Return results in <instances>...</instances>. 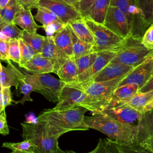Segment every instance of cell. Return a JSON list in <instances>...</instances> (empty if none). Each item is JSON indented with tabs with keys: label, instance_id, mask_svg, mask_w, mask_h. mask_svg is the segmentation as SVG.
<instances>
[{
	"label": "cell",
	"instance_id": "obj_1",
	"mask_svg": "<svg viewBox=\"0 0 153 153\" xmlns=\"http://www.w3.org/2000/svg\"><path fill=\"white\" fill-rule=\"evenodd\" d=\"M87 111V109L81 106L64 111L45 109L41 112L37 118L44 123L49 134L58 140L68 131L88 130L84 121Z\"/></svg>",
	"mask_w": 153,
	"mask_h": 153
},
{
	"label": "cell",
	"instance_id": "obj_2",
	"mask_svg": "<svg viewBox=\"0 0 153 153\" xmlns=\"http://www.w3.org/2000/svg\"><path fill=\"white\" fill-rule=\"evenodd\" d=\"M84 121L89 129L99 131L117 143L136 145L137 126L122 123L100 113L84 116Z\"/></svg>",
	"mask_w": 153,
	"mask_h": 153
},
{
	"label": "cell",
	"instance_id": "obj_3",
	"mask_svg": "<svg viewBox=\"0 0 153 153\" xmlns=\"http://www.w3.org/2000/svg\"><path fill=\"white\" fill-rule=\"evenodd\" d=\"M124 76L106 81H89L78 84L86 96L84 99L78 104V106L87 109L92 114L100 113L109 103L112 93Z\"/></svg>",
	"mask_w": 153,
	"mask_h": 153
},
{
	"label": "cell",
	"instance_id": "obj_4",
	"mask_svg": "<svg viewBox=\"0 0 153 153\" xmlns=\"http://www.w3.org/2000/svg\"><path fill=\"white\" fill-rule=\"evenodd\" d=\"M21 126L22 137L33 143L34 153H53L59 147L58 140L49 134L44 123L37 118L35 121H25Z\"/></svg>",
	"mask_w": 153,
	"mask_h": 153
},
{
	"label": "cell",
	"instance_id": "obj_5",
	"mask_svg": "<svg viewBox=\"0 0 153 153\" xmlns=\"http://www.w3.org/2000/svg\"><path fill=\"white\" fill-rule=\"evenodd\" d=\"M90 29L94 38L93 50L94 52H118L125 43L126 38L112 32L102 24L96 23L90 19L82 18Z\"/></svg>",
	"mask_w": 153,
	"mask_h": 153
},
{
	"label": "cell",
	"instance_id": "obj_6",
	"mask_svg": "<svg viewBox=\"0 0 153 153\" xmlns=\"http://www.w3.org/2000/svg\"><path fill=\"white\" fill-rule=\"evenodd\" d=\"M152 54L153 51L146 48L142 43V37L132 34L126 38L124 44L111 62L134 68Z\"/></svg>",
	"mask_w": 153,
	"mask_h": 153
},
{
	"label": "cell",
	"instance_id": "obj_7",
	"mask_svg": "<svg viewBox=\"0 0 153 153\" xmlns=\"http://www.w3.org/2000/svg\"><path fill=\"white\" fill-rule=\"evenodd\" d=\"M25 74V79L35 87V91L43 95L48 100L57 103L59 95L65 83L52 75L44 74Z\"/></svg>",
	"mask_w": 153,
	"mask_h": 153
},
{
	"label": "cell",
	"instance_id": "obj_8",
	"mask_svg": "<svg viewBox=\"0 0 153 153\" xmlns=\"http://www.w3.org/2000/svg\"><path fill=\"white\" fill-rule=\"evenodd\" d=\"M109 6L118 8L125 15L133 35L143 36L149 25L134 0H111Z\"/></svg>",
	"mask_w": 153,
	"mask_h": 153
},
{
	"label": "cell",
	"instance_id": "obj_9",
	"mask_svg": "<svg viewBox=\"0 0 153 153\" xmlns=\"http://www.w3.org/2000/svg\"><path fill=\"white\" fill-rule=\"evenodd\" d=\"M38 7L53 12L64 25L82 19L79 10L65 0H39L37 5Z\"/></svg>",
	"mask_w": 153,
	"mask_h": 153
},
{
	"label": "cell",
	"instance_id": "obj_10",
	"mask_svg": "<svg viewBox=\"0 0 153 153\" xmlns=\"http://www.w3.org/2000/svg\"><path fill=\"white\" fill-rule=\"evenodd\" d=\"M100 114L122 123L137 126L142 113L126 103L118 104L109 103Z\"/></svg>",
	"mask_w": 153,
	"mask_h": 153
},
{
	"label": "cell",
	"instance_id": "obj_11",
	"mask_svg": "<svg viewBox=\"0 0 153 153\" xmlns=\"http://www.w3.org/2000/svg\"><path fill=\"white\" fill-rule=\"evenodd\" d=\"M85 96L78 84H65L59 95L57 105L53 109L56 111H64L78 107V104L84 99Z\"/></svg>",
	"mask_w": 153,
	"mask_h": 153
},
{
	"label": "cell",
	"instance_id": "obj_12",
	"mask_svg": "<svg viewBox=\"0 0 153 153\" xmlns=\"http://www.w3.org/2000/svg\"><path fill=\"white\" fill-rule=\"evenodd\" d=\"M152 75L153 54L139 65L133 68V69L124 77L118 87L126 84H134L138 85L140 88Z\"/></svg>",
	"mask_w": 153,
	"mask_h": 153
},
{
	"label": "cell",
	"instance_id": "obj_13",
	"mask_svg": "<svg viewBox=\"0 0 153 153\" xmlns=\"http://www.w3.org/2000/svg\"><path fill=\"white\" fill-rule=\"evenodd\" d=\"M103 25L117 35L124 38L132 35L125 15L115 7H109Z\"/></svg>",
	"mask_w": 153,
	"mask_h": 153
},
{
	"label": "cell",
	"instance_id": "obj_14",
	"mask_svg": "<svg viewBox=\"0 0 153 153\" xmlns=\"http://www.w3.org/2000/svg\"><path fill=\"white\" fill-rule=\"evenodd\" d=\"M117 54L114 51H102L97 53V56L93 65L78 76L76 83L81 84L90 81L92 78L102 71Z\"/></svg>",
	"mask_w": 153,
	"mask_h": 153
},
{
	"label": "cell",
	"instance_id": "obj_15",
	"mask_svg": "<svg viewBox=\"0 0 153 153\" xmlns=\"http://www.w3.org/2000/svg\"><path fill=\"white\" fill-rule=\"evenodd\" d=\"M41 54L51 62L54 66L53 73L56 74L59 68L69 59L57 47L53 36H46Z\"/></svg>",
	"mask_w": 153,
	"mask_h": 153
},
{
	"label": "cell",
	"instance_id": "obj_16",
	"mask_svg": "<svg viewBox=\"0 0 153 153\" xmlns=\"http://www.w3.org/2000/svg\"><path fill=\"white\" fill-rule=\"evenodd\" d=\"M133 68L121 63L110 62L102 71L94 75L90 81L102 82L124 76Z\"/></svg>",
	"mask_w": 153,
	"mask_h": 153
},
{
	"label": "cell",
	"instance_id": "obj_17",
	"mask_svg": "<svg viewBox=\"0 0 153 153\" xmlns=\"http://www.w3.org/2000/svg\"><path fill=\"white\" fill-rule=\"evenodd\" d=\"M25 78V74H23L10 62H8L7 66H2V70L0 72V85L2 88L14 86L17 89Z\"/></svg>",
	"mask_w": 153,
	"mask_h": 153
},
{
	"label": "cell",
	"instance_id": "obj_18",
	"mask_svg": "<svg viewBox=\"0 0 153 153\" xmlns=\"http://www.w3.org/2000/svg\"><path fill=\"white\" fill-rule=\"evenodd\" d=\"M137 127L136 145H140L144 141L153 139V109L142 114Z\"/></svg>",
	"mask_w": 153,
	"mask_h": 153
},
{
	"label": "cell",
	"instance_id": "obj_19",
	"mask_svg": "<svg viewBox=\"0 0 153 153\" xmlns=\"http://www.w3.org/2000/svg\"><path fill=\"white\" fill-rule=\"evenodd\" d=\"M111 0H96L81 16L96 23L103 25Z\"/></svg>",
	"mask_w": 153,
	"mask_h": 153
},
{
	"label": "cell",
	"instance_id": "obj_20",
	"mask_svg": "<svg viewBox=\"0 0 153 153\" xmlns=\"http://www.w3.org/2000/svg\"><path fill=\"white\" fill-rule=\"evenodd\" d=\"M23 68L32 74H44L53 73L54 66L51 62L40 54H36L30 60L23 66Z\"/></svg>",
	"mask_w": 153,
	"mask_h": 153
},
{
	"label": "cell",
	"instance_id": "obj_21",
	"mask_svg": "<svg viewBox=\"0 0 153 153\" xmlns=\"http://www.w3.org/2000/svg\"><path fill=\"white\" fill-rule=\"evenodd\" d=\"M54 41L57 47L69 58L74 59L72 35L70 26L66 25L65 27L54 36Z\"/></svg>",
	"mask_w": 153,
	"mask_h": 153
},
{
	"label": "cell",
	"instance_id": "obj_22",
	"mask_svg": "<svg viewBox=\"0 0 153 153\" xmlns=\"http://www.w3.org/2000/svg\"><path fill=\"white\" fill-rule=\"evenodd\" d=\"M139 88V86L134 84H126L117 87L112 93L109 102L114 103H127L138 93Z\"/></svg>",
	"mask_w": 153,
	"mask_h": 153
},
{
	"label": "cell",
	"instance_id": "obj_23",
	"mask_svg": "<svg viewBox=\"0 0 153 153\" xmlns=\"http://www.w3.org/2000/svg\"><path fill=\"white\" fill-rule=\"evenodd\" d=\"M13 23L17 26H20L23 30L29 32H36V30L42 27L35 22L31 13V10L22 7V9L16 14Z\"/></svg>",
	"mask_w": 153,
	"mask_h": 153
},
{
	"label": "cell",
	"instance_id": "obj_24",
	"mask_svg": "<svg viewBox=\"0 0 153 153\" xmlns=\"http://www.w3.org/2000/svg\"><path fill=\"white\" fill-rule=\"evenodd\" d=\"M56 75L66 84L76 83L78 71L74 59H68L57 71Z\"/></svg>",
	"mask_w": 153,
	"mask_h": 153
},
{
	"label": "cell",
	"instance_id": "obj_25",
	"mask_svg": "<svg viewBox=\"0 0 153 153\" xmlns=\"http://www.w3.org/2000/svg\"><path fill=\"white\" fill-rule=\"evenodd\" d=\"M68 25L79 39L92 45L94 44V38L92 33L83 19L72 22Z\"/></svg>",
	"mask_w": 153,
	"mask_h": 153
},
{
	"label": "cell",
	"instance_id": "obj_26",
	"mask_svg": "<svg viewBox=\"0 0 153 153\" xmlns=\"http://www.w3.org/2000/svg\"><path fill=\"white\" fill-rule=\"evenodd\" d=\"M22 7L19 0H10L5 7L0 8V24L13 22L16 14Z\"/></svg>",
	"mask_w": 153,
	"mask_h": 153
},
{
	"label": "cell",
	"instance_id": "obj_27",
	"mask_svg": "<svg viewBox=\"0 0 153 153\" xmlns=\"http://www.w3.org/2000/svg\"><path fill=\"white\" fill-rule=\"evenodd\" d=\"M22 32L23 30L20 29L13 22L0 24V39L4 41L19 39L22 38Z\"/></svg>",
	"mask_w": 153,
	"mask_h": 153
},
{
	"label": "cell",
	"instance_id": "obj_28",
	"mask_svg": "<svg viewBox=\"0 0 153 153\" xmlns=\"http://www.w3.org/2000/svg\"><path fill=\"white\" fill-rule=\"evenodd\" d=\"M66 153H77L74 151H66ZM87 153H122L116 142L109 139H99L96 148Z\"/></svg>",
	"mask_w": 153,
	"mask_h": 153
},
{
	"label": "cell",
	"instance_id": "obj_29",
	"mask_svg": "<svg viewBox=\"0 0 153 153\" xmlns=\"http://www.w3.org/2000/svg\"><path fill=\"white\" fill-rule=\"evenodd\" d=\"M71 28V27H70ZM72 41V48L74 60L81 56L87 55L91 53L94 52L93 50V45L79 39L75 34L74 31L71 28Z\"/></svg>",
	"mask_w": 153,
	"mask_h": 153
},
{
	"label": "cell",
	"instance_id": "obj_30",
	"mask_svg": "<svg viewBox=\"0 0 153 153\" xmlns=\"http://www.w3.org/2000/svg\"><path fill=\"white\" fill-rule=\"evenodd\" d=\"M46 36L38 34L36 32H29L23 30L22 39L30 45L36 53H41Z\"/></svg>",
	"mask_w": 153,
	"mask_h": 153
},
{
	"label": "cell",
	"instance_id": "obj_31",
	"mask_svg": "<svg viewBox=\"0 0 153 153\" xmlns=\"http://www.w3.org/2000/svg\"><path fill=\"white\" fill-rule=\"evenodd\" d=\"M152 100L153 90H151L145 93H137L126 103L142 113L146 106Z\"/></svg>",
	"mask_w": 153,
	"mask_h": 153
},
{
	"label": "cell",
	"instance_id": "obj_32",
	"mask_svg": "<svg viewBox=\"0 0 153 153\" xmlns=\"http://www.w3.org/2000/svg\"><path fill=\"white\" fill-rule=\"evenodd\" d=\"M36 9L37 13L35 16V19L42 25V28H45L48 25L54 22L62 23L57 16L49 10L41 7H37Z\"/></svg>",
	"mask_w": 153,
	"mask_h": 153
},
{
	"label": "cell",
	"instance_id": "obj_33",
	"mask_svg": "<svg viewBox=\"0 0 153 153\" xmlns=\"http://www.w3.org/2000/svg\"><path fill=\"white\" fill-rule=\"evenodd\" d=\"M2 146L8 148L12 151L34 153V145L29 140H23L20 142H4Z\"/></svg>",
	"mask_w": 153,
	"mask_h": 153
},
{
	"label": "cell",
	"instance_id": "obj_34",
	"mask_svg": "<svg viewBox=\"0 0 153 153\" xmlns=\"http://www.w3.org/2000/svg\"><path fill=\"white\" fill-rule=\"evenodd\" d=\"M97 56V53L93 52L75 59L78 71V76L88 69L94 63Z\"/></svg>",
	"mask_w": 153,
	"mask_h": 153
},
{
	"label": "cell",
	"instance_id": "obj_35",
	"mask_svg": "<svg viewBox=\"0 0 153 153\" xmlns=\"http://www.w3.org/2000/svg\"><path fill=\"white\" fill-rule=\"evenodd\" d=\"M19 42L20 52V59L19 66L22 68L25 64L30 60L36 54V53L22 38L19 39Z\"/></svg>",
	"mask_w": 153,
	"mask_h": 153
},
{
	"label": "cell",
	"instance_id": "obj_36",
	"mask_svg": "<svg viewBox=\"0 0 153 153\" xmlns=\"http://www.w3.org/2000/svg\"><path fill=\"white\" fill-rule=\"evenodd\" d=\"M138 8H139L147 23L151 25L152 23L153 0H134Z\"/></svg>",
	"mask_w": 153,
	"mask_h": 153
},
{
	"label": "cell",
	"instance_id": "obj_37",
	"mask_svg": "<svg viewBox=\"0 0 153 153\" xmlns=\"http://www.w3.org/2000/svg\"><path fill=\"white\" fill-rule=\"evenodd\" d=\"M20 92L23 94V97L20 100L14 101L15 104L21 103L22 105H23L26 101H33V99L30 97V94L32 91H35V88L34 85L30 82L26 80L25 78L21 81L20 84Z\"/></svg>",
	"mask_w": 153,
	"mask_h": 153
},
{
	"label": "cell",
	"instance_id": "obj_38",
	"mask_svg": "<svg viewBox=\"0 0 153 153\" xmlns=\"http://www.w3.org/2000/svg\"><path fill=\"white\" fill-rule=\"evenodd\" d=\"M8 52L10 60L19 64L20 59V52L19 39H14L9 42Z\"/></svg>",
	"mask_w": 153,
	"mask_h": 153
},
{
	"label": "cell",
	"instance_id": "obj_39",
	"mask_svg": "<svg viewBox=\"0 0 153 153\" xmlns=\"http://www.w3.org/2000/svg\"><path fill=\"white\" fill-rule=\"evenodd\" d=\"M117 145L122 153H151L140 145L120 143H117Z\"/></svg>",
	"mask_w": 153,
	"mask_h": 153
},
{
	"label": "cell",
	"instance_id": "obj_40",
	"mask_svg": "<svg viewBox=\"0 0 153 153\" xmlns=\"http://www.w3.org/2000/svg\"><path fill=\"white\" fill-rule=\"evenodd\" d=\"M142 43L146 48L153 51V23L145 32L142 37Z\"/></svg>",
	"mask_w": 153,
	"mask_h": 153
},
{
	"label": "cell",
	"instance_id": "obj_41",
	"mask_svg": "<svg viewBox=\"0 0 153 153\" xmlns=\"http://www.w3.org/2000/svg\"><path fill=\"white\" fill-rule=\"evenodd\" d=\"M66 25L59 22H54L44 28L47 33L46 36H52L62 30Z\"/></svg>",
	"mask_w": 153,
	"mask_h": 153
},
{
	"label": "cell",
	"instance_id": "obj_42",
	"mask_svg": "<svg viewBox=\"0 0 153 153\" xmlns=\"http://www.w3.org/2000/svg\"><path fill=\"white\" fill-rule=\"evenodd\" d=\"M9 42L0 39V60L9 62Z\"/></svg>",
	"mask_w": 153,
	"mask_h": 153
},
{
	"label": "cell",
	"instance_id": "obj_43",
	"mask_svg": "<svg viewBox=\"0 0 153 153\" xmlns=\"http://www.w3.org/2000/svg\"><path fill=\"white\" fill-rule=\"evenodd\" d=\"M11 87H2V99L4 107L5 108L8 106L11 105L14 100L12 99Z\"/></svg>",
	"mask_w": 153,
	"mask_h": 153
},
{
	"label": "cell",
	"instance_id": "obj_44",
	"mask_svg": "<svg viewBox=\"0 0 153 153\" xmlns=\"http://www.w3.org/2000/svg\"><path fill=\"white\" fill-rule=\"evenodd\" d=\"M9 128L7 121V115L5 111L0 114V134L6 136L9 134Z\"/></svg>",
	"mask_w": 153,
	"mask_h": 153
},
{
	"label": "cell",
	"instance_id": "obj_45",
	"mask_svg": "<svg viewBox=\"0 0 153 153\" xmlns=\"http://www.w3.org/2000/svg\"><path fill=\"white\" fill-rule=\"evenodd\" d=\"M39 0H19L23 7L28 10L37 8V5Z\"/></svg>",
	"mask_w": 153,
	"mask_h": 153
},
{
	"label": "cell",
	"instance_id": "obj_46",
	"mask_svg": "<svg viewBox=\"0 0 153 153\" xmlns=\"http://www.w3.org/2000/svg\"><path fill=\"white\" fill-rule=\"evenodd\" d=\"M96 0H81L79 2L78 10L82 14L85 12Z\"/></svg>",
	"mask_w": 153,
	"mask_h": 153
},
{
	"label": "cell",
	"instance_id": "obj_47",
	"mask_svg": "<svg viewBox=\"0 0 153 153\" xmlns=\"http://www.w3.org/2000/svg\"><path fill=\"white\" fill-rule=\"evenodd\" d=\"M153 90V75L150 79L139 90L138 93H142Z\"/></svg>",
	"mask_w": 153,
	"mask_h": 153
},
{
	"label": "cell",
	"instance_id": "obj_48",
	"mask_svg": "<svg viewBox=\"0 0 153 153\" xmlns=\"http://www.w3.org/2000/svg\"><path fill=\"white\" fill-rule=\"evenodd\" d=\"M140 145L145 148L151 153H153V139L146 140L142 142Z\"/></svg>",
	"mask_w": 153,
	"mask_h": 153
},
{
	"label": "cell",
	"instance_id": "obj_49",
	"mask_svg": "<svg viewBox=\"0 0 153 153\" xmlns=\"http://www.w3.org/2000/svg\"><path fill=\"white\" fill-rule=\"evenodd\" d=\"M4 111H5V108L4 107L2 99V87L0 85V114H1Z\"/></svg>",
	"mask_w": 153,
	"mask_h": 153
},
{
	"label": "cell",
	"instance_id": "obj_50",
	"mask_svg": "<svg viewBox=\"0 0 153 153\" xmlns=\"http://www.w3.org/2000/svg\"><path fill=\"white\" fill-rule=\"evenodd\" d=\"M66 2H68V3L71 4V5H74L75 7H76L78 10V7H79V4H78V2L76 0H65Z\"/></svg>",
	"mask_w": 153,
	"mask_h": 153
},
{
	"label": "cell",
	"instance_id": "obj_51",
	"mask_svg": "<svg viewBox=\"0 0 153 153\" xmlns=\"http://www.w3.org/2000/svg\"><path fill=\"white\" fill-rule=\"evenodd\" d=\"M153 109V100L151 101V102H150L146 106V107L144 108V109H143V112H146V111H148V110H150V109ZM142 112V113H143Z\"/></svg>",
	"mask_w": 153,
	"mask_h": 153
},
{
	"label": "cell",
	"instance_id": "obj_52",
	"mask_svg": "<svg viewBox=\"0 0 153 153\" xmlns=\"http://www.w3.org/2000/svg\"><path fill=\"white\" fill-rule=\"evenodd\" d=\"M10 1V0H0V8L5 7Z\"/></svg>",
	"mask_w": 153,
	"mask_h": 153
},
{
	"label": "cell",
	"instance_id": "obj_53",
	"mask_svg": "<svg viewBox=\"0 0 153 153\" xmlns=\"http://www.w3.org/2000/svg\"><path fill=\"white\" fill-rule=\"evenodd\" d=\"M53 153H66V151H64L63 150H62V149H60L59 148V146L57 148V149L56 151H54L53 152Z\"/></svg>",
	"mask_w": 153,
	"mask_h": 153
},
{
	"label": "cell",
	"instance_id": "obj_54",
	"mask_svg": "<svg viewBox=\"0 0 153 153\" xmlns=\"http://www.w3.org/2000/svg\"><path fill=\"white\" fill-rule=\"evenodd\" d=\"M11 153H27V152H19V151H12Z\"/></svg>",
	"mask_w": 153,
	"mask_h": 153
},
{
	"label": "cell",
	"instance_id": "obj_55",
	"mask_svg": "<svg viewBox=\"0 0 153 153\" xmlns=\"http://www.w3.org/2000/svg\"><path fill=\"white\" fill-rule=\"evenodd\" d=\"M2 65H1V62H0V72L1 71V70H2Z\"/></svg>",
	"mask_w": 153,
	"mask_h": 153
},
{
	"label": "cell",
	"instance_id": "obj_56",
	"mask_svg": "<svg viewBox=\"0 0 153 153\" xmlns=\"http://www.w3.org/2000/svg\"><path fill=\"white\" fill-rule=\"evenodd\" d=\"M76 1H78V4H79V1H81V0H76Z\"/></svg>",
	"mask_w": 153,
	"mask_h": 153
},
{
	"label": "cell",
	"instance_id": "obj_57",
	"mask_svg": "<svg viewBox=\"0 0 153 153\" xmlns=\"http://www.w3.org/2000/svg\"><path fill=\"white\" fill-rule=\"evenodd\" d=\"M152 17H153V10H152Z\"/></svg>",
	"mask_w": 153,
	"mask_h": 153
},
{
	"label": "cell",
	"instance_id": "obj_58",
	"mask_svg": "<svg viewBox=\"0 0 153 153\" xmlns=\"http://www.w3.org/2000/svg\"><path fill=\"white\" fill-rule=\"evenodd\" d=\"M152 23H153V20H152Z\"/></svg>",
	"mask_w": 153,
	"mask_h": 153
}]
</instances>
